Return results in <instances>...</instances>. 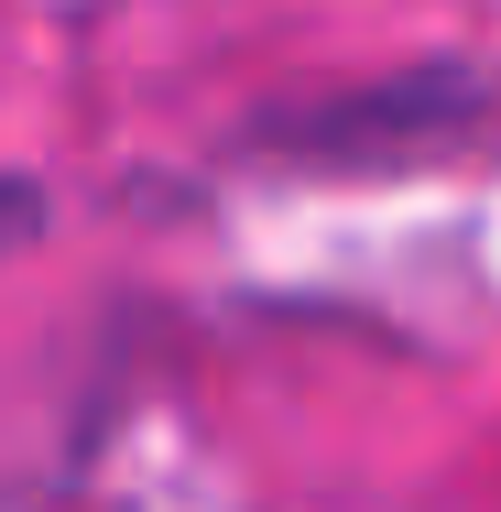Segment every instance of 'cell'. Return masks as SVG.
<instances>
[{
    "label": "cell",
    "mask_w": 501,
    "mask_h": 512,
    "mask_svg": "<svg viewBox=\"0 0 501 512\" xmlns=\"http://www.w3.org/2000/svg\"><path fill=\"white\" fill-rule=\"evenodd\" d=\"M22 229H33V197H22L11 175H0V240H22Z\"/></svg>",
    "instance_id": "obj_1"
}]
</instances>
